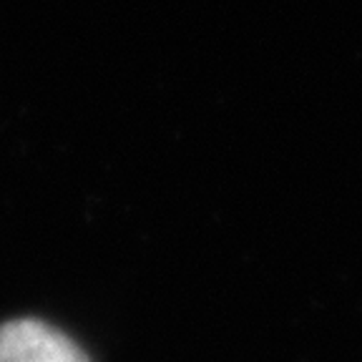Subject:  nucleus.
<instances>
[{
	"label": "nucleus",
	"mask_w": 362,
	"mask_h": 362,
	"mask_svg": "<svg viewBox=\"0 0 362 362\" xmlns=\"http://www.w3.org/2000/svg\"><path fill=\"white\" fill-rule=\"evenodd\" d=\"M0 362H90L61 329L40 320L0 325Z\"/></svg>",
	"instance_id": "obj_1"
}]
</instances>
